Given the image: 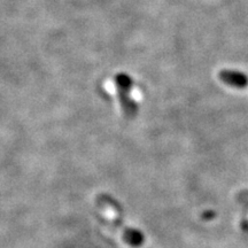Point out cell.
<instances>
[{
	"label": "cell",
	"instance_id": "2",
	"mask_svg": "<svg viewBox=\"0 0 248 248\" xmlns=\"http://www.w3.org/2000/svg\"><path fill=\"white\" fill-rule=\"evenodd\" d=\"M219 78L225 83L235 89H245L248 86V76L243 71L225 69L219 73Z\"/></svg>",
	"mask_w": 248,
	"mask_h": 248
},
{
	"label": "cell",
	"instance_id": "1",
	"mask_svg": "<svg viewBox=\"0 0 248 248\" xmlns=\"http://www.w3.org/2000/svg\"><path fill=\"white\" fill-rule=\"evenodd\" d=\"M98 206L100 207L101 212L104 213V215L109 219V222L113 223V224H115L116 226H119L121 230L123 231L122 232L123 238L126 243L131 245L133 247L140 246L142 241H144V237H142V234L137 230L128 229L125 228V226H123V223L121 222L117 209L115 208V206L111 203V201L106 199V198H100V199L98 200Z\"/></svg>",
	"mask_w": 248,
	"mask_h": 248
}]
</instances>
